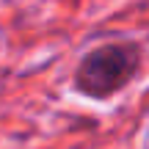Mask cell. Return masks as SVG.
<instances>
[{"mask_svg": "<svg viewBox=\"0 0 149 149\" xmlns=\"http://www.w3.org/2000/svg\"><path fill=\"white\" fill-rule=\"evenodd\" d=\"M141 47L135 42H108L88 50L74 69V88L91 100H108L138 74Z\"/></svg>", "mask_w": 149, "mask_h": 149, "instance_id": "1", "label": "cell"}]
</instances>
